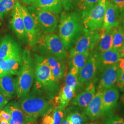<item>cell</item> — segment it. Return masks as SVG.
Segmentation results:
<instances>
[{
    "mask_svg": "<svg viewBox=\"0 0 124 124\" xmlns=\"http://www.w3.org/2000/svg\"><path fill=\"white\" fill-rule=\"evenodd\" d=\"M12 75L0 77V93L8 99L17 93V81Z\"/></svg>",
    "mask_w": 124,
    "mask_h": 124,
    "instance_id": "cell-21",
    "label": "cell"
},
{
    "mask_svg": "<svg viewBox=\"0 0 124 124\" xmlns=\"http://www.w3.org/2000/svg\"><path fill=\"white\" fill-rule=\"evenodd\" d=\"M61 124H70V123L68 118L66 117V118H65V119L62 121V123Z\"/></svg>",
    "mask_w": 124,
    "mask_h": 124,
    "instance_id": "cell-43",
    "label": "cell"
},
{
    "mask_svg": "<svg viewBox=\"0 0 124 124\" xmlns=\"http://www.w3.org/2000/svg\"><path fill=\"white\" fill-rule=\"evenodd\" d=\"M23 3L26 5L32 4L36 0H21Z\"/></svg>",
    "mask_w": 124,
    "mask_h": 124,
    "instance_id": "cell-41",
    "label": "cell"
},
{
    "mask_svg": "<svg viewBox=\"0 0 124 124\" xmlns=\"http://www.w3.org/2000/svg\"><path fill=\"white\" fill-rule=\"evenodd\" d=\"M35 75L37 87L43 89L54 98L58 90V84L53 79L51 68L41 58H38Z\"/></svg>",
    "mask_w": 124,
    "mask_h": 124,
    "instance_id": "cell-5",
    "label": "cell"
},
{
    "mask_svg": "<svg viewBox=\"0 0 124 124\" xmlns=\"http://www.w3.org/2000/svg\"><path fill=\"white\" fill-rule=\"evenodd\" d=\"M0 124H9V122L7 120H0Z\"/></svg>",
    "mask_w": 124,
    "mask_h": 124,
    "instance_id": "cell-45",
    "label": "cell"
},
{
    "mask_svg": "<svg viewBox=\"0 0 124 124\" xmlns=\"http://www.w3.org/2000/svg\"><path fill=\"white\" fill-rule=\"evenodd\" d=\"M102 120H91V121L87 122L85 124H102Z\"/></svg>",
    "mask_w": 124,
    "mask_h": 124,
    "instance_id": "cell-39",
    "label": "cell"
},
{
    "mask_svg": "<svg viewBox=\"0 0 124 124\" xmlns=\"http://www.w3.org/2000/svg\"><path fill=\"white\" fill-rule=\"evenodd\" d=\"M70 124H85L88 122L89 118L84 112L75 110L66 115Z\"/></svg>",
    "mask_w": 124,
    "mask_h": 124,
    "instance_id": "cell-28",
    "label": "cell"
},
{
    "mask_svg": "<svg viewBox=\"0 0 124 124\" xmlns=\"http://www.w3.org/2000/svg\"><path fill=\"white\" fill-rule=\"evenodd\" d=\"M100 36L97 46L98 52H103L112 48L113 46V34L114 29L105 31L101 30Z\"/></svg>",
    "mask_w": 124,
    "mask_h": 124,
    "instance_id": "cell-24",
    "label": "cell"
},
{
    "mask_svg": "<svg viewBox=\"0 0 124 124\" xmlns=\"http://www.w3.org/2000/svg\"><path fill=\"white\" fill-rule=\"evenodd\" d=\"M11 115L9 124H25L26 120L23 112L20 108L18 102H10L3 109Z\"/></svg>",
    "mask_w": 124,
    "mask_h": 124,
    "instance_id": "cell-22",
    "label": "cell"
},
{
    "mask_svg": "<svg viewBox=\"0 0 124 124\" xmlns=\"http://www.w3.org/2000/svg\"><path fill=\"white\" fill-rule=\"evenodd\" d=\"M121 58L120 52L113 48L103 52H97L98 71L102 73L107 68L118 63Z\"/></svg>",
    "mask_w": 124,
    "mask_h": 124,
    "instance_id": "cell-13",
    "label": "cell"
},
{
    "mask_svg": "<svg viewBox=\"0 0 124 124\" xmlns=\"http://www.w3.org/2000/svg\"><path fill=\"white\" fill-rule=\"evenodd\" d=\"M79 70L74 67H71L65 77V84L70 86L72 88L76 91L80 85L78 80Z\"/></svg>",
    "mask_w": 124,
    "mask_h": 124,
    "instance_id": "cell-26",
    "label": "cell"
},
{
    "mask_svg": "<svg viewBox=\"0 0 124 124\" xmlns=\"http://www.w3.org/2000/svg\"><path fill=\"white\" fill-rule=\"evenodd\" d=\"M75 96L76 93L73 89L66 84L63 85L58 95L53 99L54 107L59 105L66 108Z\"/></svg>",
    "mask_w": 124,
    "mask_h": 124,
    "instance_id": "cell-19",
    "label": "cell"
},
{
    "mask_svg": "<svg viewBox=\"0 0 124 124\" xmlns=\"http://www.w3.org/2000/svg\"><path fill=\"white\" fill-rule=\"evenodd\" d=\"M64 9L69 11L73 8L74 0H59Z\"/></svg>",
    "mask_w": 124,
    "mask_h": 124,
    "instance_id": "cell-35",
    "label": "cell"
},
{
    "mask_svg": "<svg viewBox=\"0 0 124 124\" xmlns=\"http://www.w3.org/2000/svg\"><path fill=\"white\" fill-rule=\"evenodd\" d=\"M120 102H121V103L124 106V93L123 94L121 97H120Z\"/></svg>",
    "mask_w": 124,
    "mask_h": 124,
    "instance_id": "cell-44",
    "label": "cell"
},
{
    "mask_svg": "<svg viewBox=\"0 0 124 124\" xmlns=\"http://www.w3.org/2000/svg\"><path fill=\"white\" fill-rule=\"evenodd\" d=\"M20 8L28 44L30 46L33 47L37 43L41 36V32L36 25L34 18L26 7L21 5Z\"/></svg>",
    "mask_w": 124,
    "mask_h": 124,
    "instance_id": "cell-11",
    "label": "cell"
},
{
    "mask_svg": "<svg viewBox=\"0 0 124 124\" xmlns=\"http://www.w3.org/2000/svg\"><path fill=\"white\" fill-rule=\"evenodd\" d=\"M98 72L97 52L93 50L84 66L79 72L78 80L80 85L87 86L91 82H95Z\"/></svg>",
    "mask_w": 124,
    "mask_h": 124,
    "instance_id": "cell-9",
    "label": "cell"
},
{
    "mask_svg": "<svg viewBox=\"0 0 124 124\" xmlns=\"http://www.w3.org/2000/svg\"><path fill=\"white\" fill-rule=\"evenodd\" d=\"M102 124H124V119L120 116L113 115L106 119Z\"/></svg>",
    "mask_w": 124,
    "mask_h": 124,
    "instance_id": "cell-32",
    "label": "cell"
},
{
    "mask_svg": "<svg viewBox=\"0 0 124 124\" xmlns=\"http://www.w3.org/2000/svg\"><path fill=\"white\" fill-rule=\"evenodd\" d=\"M120 53L121 57L124 58V42L123 44L122 45V46L120 49Z\"/></svg>",
    "mask_w": 124,
    "mask_h": 124,
    "instance_id": "cell-42",
    "label": "cell"
},
{
    "mask_svg": "<svg viewBox=\"0 0 124 124\" xmlns=\"http://www.w3.org/2000/svg\"><path fill=\"white\" fill-rule=\"evenodd\" d=\"M4 60H4L3 59H2V58H0V64L2 62H3Z\"/></svg>",
    "mask_w": 124,
    "mask_h": 124,
    "instance_id": "cell-47",
    "label": "cell"
},
{
    "mask_svg": "<svg viewBox=\"0 0 124 124\" xmlns=\"http://www.w3.org/2000/svg\"><path fill=\"white\" fill-rule=\"evenodd\" d=\"M119 67L120 69L124 71V58H121L120 59V61L118 62Z\"/></svg>",
    "mask_w": 124,
    "mask_h": 124,
    "instance_id": "cell-40",
    "label": "cell"
},
{
    "mask_svg": "<svg viewBox=\"0 0 124 124\" xmlns=\"http://www.w3.org/2000/svg\"><path fill=\"white\" fill-rule=\"evenodd\" d=\"M52 99L49 101L40 95L28 93L20 98L18 102L27 122L35 121L53 108Z\"/></svg>",
    "mask_w": 124,
    "mask_h": 124,
    "instance_id": "cell-2",
    "label": "cell"
},
{
    "mask_svg": "<svg viewBox=\"0 0 124 124\" xmlns=\"http://www.w3.org/2000/svg\"><path fill=\"white\" fill-rule=\"evenodd\" d=\"M58 30L59 37L65 50H68L84 31L81 17L75 12L62 13Z\"/></svg>",
    "mask_w": 124,
    "mask_h": 124,
    "instance_id": "cell-1",
    "label": "cell"
},
{
    "mask_svg": "<svg viewBox=\"0 0 124 124\" xmlns=\"http://www.w3.org/2000/svg\"><path fill=\"white\" fill-rule=\"evenodd\" d=\"M17 93L18 98L29 93L34 81V70L31 54L29 49L24 50L22 56V64L18 74Z\"/></svg>",
    "mask_w": 124,
    "mask_h": 124,
    "instance_id": "cell-3",
    "label": "cell"
},
{
    "mask_svg": "<svg viewBox=\"0 0 124 124\" xmlns=\"http://www.w3.org/2000/svg\"><path fill=\"white\" fill-rule=\"evenodd\" d=\"M109 1V0H101L88 12L82 14L81 19L84 31H96L102 29Z\"/></svg>",
    "mask_w": 124,
    "mask_h": 124,
    "instance_id": "cell-4",
    "label": "cell"
},
{
    "mask_svg": "<svg viewBox=\"0 0 124 124\" xmlns=\"http://www.w3.org/2000/svg\"><path fill=\"white\" fill-rule=\"evenodd\" d=\"M101 0H78V7L82 14L86 13L93 8Z\"/></svg>",
    "mask_w": 124,
    "mask_h": 124,
    "instance_id": "cell-30",
    "label": "cell"
},
{
    "mask_svg": "<svg viewBox=\"0 0 124 124\" xmlns=\"http://www.w3.org/2000/svg\"><path fill=\"white\" fill-rule=\"evenodd\" d=\"M95 83V82H91L83 91L75 96L72 100V105L81 108L87 106L96 93Z\"/></svg>",
    "mask_w": 124,
    "mask_h": 124,
    "instance_id": "cell-17",
    "label": "cell"
},
{
    "mask_svg": "<svg viewBox=\"0 0 124 124\" xmlns=\"http://www.w3.org/2000/svg\"><path fill=\"white\" fill-rule=\"evenodd\" d=\"M124 42V29L121 25L114 29L112 48L120 52Z\"/></svg>",
    "mask_w": 124,
    "mask_h": 124,
    "instance_id": "cell-27",
    "label": "cell"
},
{
    "mask_svg": "<svg viewBox=\"0 0 124 124\" xmlns=\"http://www.w3.org/2000/svg\"><path fill=\"white\" fill-rule=\"evenodd\" d=\"M120 70L118 63L102 71L96 87L97 91L103 92L114 87L118 79Z\"/></svg>",
    "mask_w": 124,
    "mask_h": 124,
    "instance_id": "cell-12",
    "label": "cell"
},
{
    "mask_svg": "<svg viewBox=\"0 0 124 124\" xmlns=\"http://www.w3.org/2000/svg\"><path fill=\"white\" fill-rule=\"evenodd\" d=\"M102 93L103 92L97 91L91 102L85 108V114L91 120H98L100 117Z\"/></svg>",
    "mask_w": 124,
    "mask_h": 124,
    "instance_id": "cell-18",
    "label": "cell"
},
{
    "mask_svg": "<svg viewBox=\"0 0 124 124\" xmlns=\"http://www.w3.org/2000/svg\"><path fill=\"white\" fill-rule=\"evenodd\" d=\"M32 5L39 9L53 13H60L62 6L59 0H36Z\"/></svg>",
    "mask_w": 124,
    "mask_h": 124,
    "instance_id": "cell-23",
    "label": "cell"
},
{
    "mask_svg": "<svg viewBox=\"0 0 124 124\" xmlns=\"http://www.w3.org/2000/svg\"><path fill=\"white\" fill-rule=\"evenodd\" d=\"M25 124H38L37 122L35 121H27Z\"/></svg>",
    "mask_w": 124,
    "mask_h": 124,
    "instance_id": "cell-46",
    "label": "cell"
},
{
    "mask_svg": "<svg viewBox=\"0 0 124 124\" xmlns=\"http://www.w3.org/2000/svg\"><path fill=\"white\" fill-rule=\"evenodd\" d=\"M21 64V56L5 60L0 64V77L9 75H18Z\"/></svg>",
    "mask_w": 124,
    "mask_h": 124,
    "instance_id": "cell-20",
    "label": "cell"
},
{
    "mask_svg": "<svg viewBox=\"0 0 124 124\" xmlns=\"http://www.w3.org/2000/svg\"><path fill=\"white\" fill-rule=\"evenodd\" d=\"M120 98L118 89L112 87L104 91L102 99L101 111L100 118L107 119L113 116V113Z\"/></svg>",
    "mask_w": 124,
    "mask_h": 124,
    "instance_id": "cell-10",
    "label": "cell"
},
{
    "mask_svg": "<svg viewBox=\"0 0 124 124\" xmlns=\"http://www.w3.org/2000/svg\"><path fill=\"white\" fill-rule=\"evenodd\" d=\"M20 56V50L17 43L9 36H5L0 45V58L7 60Z\"/></svg>",
    "mask_w": 124,
    "mask_h": 124,
    "instance_id": "cell-15",
    "label": "cell"
},
{
    "mask_svg": "<svg viewBox=\"0 0 124 124\" xmlns=\"http://www.w3.org/2000/svg\"><path fill=\"white\" fill-rule=\"evenodd\" d=\"M120 11L114 3L109 0L105 13L102 30L108 31L120 25Z\"/></svg>",
    "mask_w": 124,
    "mask_h": 124,
    "instance_id": "cell-14",
    "label": "cell"
},
{
    "mask_svg": "<svg viewBox=\"0 0 124 124\" xmlns=\"http://www.w3.org/2000/svg\"><path fill=\"white\" fill-rule=\"evenodd\" d=\"M0 44H1V42H0Z\"/></svg>",
    "mask_w": 124,
    "mask_h": 124,
    "instance_id": "cell-48",
    "label": "cell"
},
{
    "mask_svg": "<svg viewBox=\"0 0 124 124\" xmlns=\"http://www.w3.org/2000/svg\"><path fill=\"white\" fill-rule=\"evenodd\" d=\"M46 52L58 59L63 60L67 58V53L59 37L56 34L50 33L41 36L37 43Z\"/></svg>",
    "mask_w": 124,
    "mask_h": 124,
    "instance_id": "cell-7",
    "label": "cell"
},
{
    "mask_svg": "<svg viewBox=\"0 0 124 124\" xmlns=\"http://www.w3.org/2000/svg\"><path fill=\"white\" fill-rule=\"evenodd\" d=\"M8 99L0 93V110L2 109L8 103Z\"/></svg>",
    "mask_w": 124,
    "mask_h": 124,
    "instance_id": "cell-38",
    "label": "cell"
},
{
    "mask_svg": "<svg viewBox=\"0 0 124 124\" xmlns=\"http://www.w3.org/2000/svg\"><path fill=\"white\" fill-rule=\"evenodd\" d=\"M11 115L8 112L3 110H0V120H4L9 121Z\"/></svg>",
    "mask_w": 124,
    "mask_h": 124,
    "instance_id": "cell-36",
    "label": "cell"
},
{
    "mask_svg": "<svg viewBox=\"0 0 124 124\" xmlns=\"http://www.w3.org/2000/svg\"><path fill=\"white\" fill-rule=\"evenodd\" d=\"M17 0H0V18L2 19L10 10L13 9Z\"/></svg>",
    "mask_w": 124,
    "mask_h": 124,
    "instance_id": "cell-31",
    "label": "cell"
},
{
    "mask_svg": "<svg viewBox=\"0 0 124 124\" xmlns=\"http://www.w3.org/2000/svg\"><path fill=\"white\" fill-rule=\"evenodd\" d=\"M20 4L17 1L12 12L11 24L13 30L19 39L26 37Z\"/></svg>",
    "mask_w": 124,
    "mask_h": 124,
    "instance_id": "cell-16",
    "label": "cell"
},
{
    "mask_svg": "<svg viewBox=\"0 0 124 124\" xmlns=\"http://www.w3.org/2000/svg\"><path fill=\"white\" fill-rule=\"evenodd\" d=\"M116 85L118 89L122 92H124V71L121 70Z\"/></svg>",
    "mask_w": 124,
    "mask_h": 124,
    "instance_id": "cell-34",
    "label": "cell"
},
{
    "mask_svg": "<svg viewBox=\"0 0 124 124\" xmlns=\"http://www.w3.org/2000/svg\"><path fill=\"white\" fill-rule=\"evenodd\" d=\"M65 108L61 105L54 107L52 111L53 119V124H61L65 119L66 116Z\"/></svg>",
    "mask_w": 124,
    "mask_h": 124,
    "instance_id": "cell-29",
    "label": "cell"
},
{
    "mask_svg": "<svg viewBox=\"0 0 124 124\" xmlns=\"http://www.w3.org/2000/svg\"><path fill=\"white\" fill-rule=\"evenodd\" d=\"M28 9L34 18L40 32L43 34L53 33L57 27V20L53 13L29 7Z\"/></svg>",
    "mask_w": 124,
    "mask_h": 124,
    "instance_id": "cell-6",
    "label": "cell"
},
{
    "mask_svg": "<svg viewBox=\"0 0 124 124\" xmlns=\"http://www.w3.org/2000/svg\"><path fill=\"white\" fill-rule=\"evenodd\" d=\"M101 31H84L82 36H80L76 41L75 46L71 48L70 53L71 58L76 54L82 53L86 51H93L98 45Z\"/></svg>",
    "mask_w": 124,
    "mask_h": 124,
    "instance_id": "cell-8",
    "label": "cell"
},
{
    "mask_svg": "<svg viewBox=\"0 0 124 124\" xmlns=\"http://www.w3.org/2000/svg\"><path fill=\"white\" fill-rule=\"evenodd\" d=\"M92 51L90 50L86 51L82 53L76 54L71 58V67H75L79 72L81 69L84 66L88 59L89 56Z\"/></svg>",
    "mask_w": 124,
    "mask_h": 124,
    "instance_id": "cell-25",
    "label": "cell"
},
{
    "mask_svg": "<svg viewBox=\"0 0 124 124\" xmlns=\"http://www.w3.org/2000/svg\"><path fill=\"white\" fill-rule=\"evenodd\" d=\"M53 108L50 109L43 116L41 124H53V116L52 114Z\"/></svg>",
    "mask_w": 124,
    "mask_h": 124,
    "instance_id": "cell-33",
    "label": "cell"
},
{
    "mask_svg": "<svg viewBox=\"0 0 124 124\" xmlns=\"http://www.w3.org/2000/svg\"><path fill=\"white\" fill-rule=\"evenodd\" d=\"M114 4L118 8L120 12H122L124 9V0H111Z\"/></svg>",
    "mask_w": 124,
    "mask_h": 124,
    "instance_id": "cell-37",
    "label": "cell"
}]
</instances>
